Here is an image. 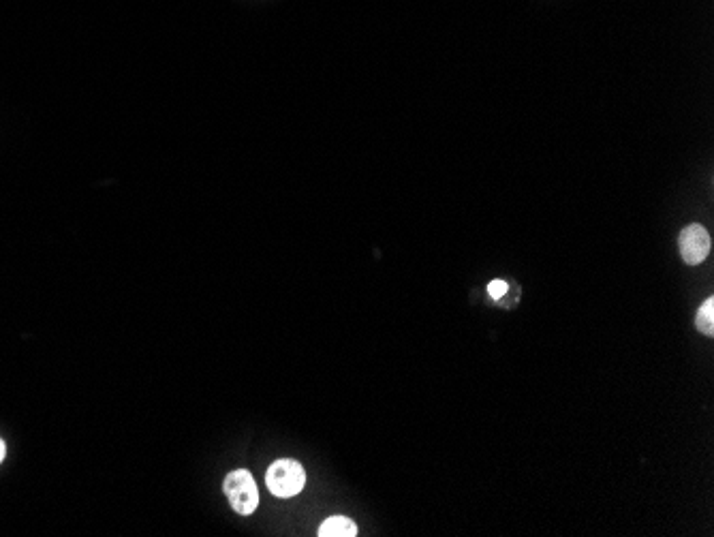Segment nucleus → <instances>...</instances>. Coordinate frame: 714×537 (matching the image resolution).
Listing matches in <instances>:
<instances>
[{
	"label": "nucleus",
	"instance_id": "obj_4",
	"mask_svg": "<svg viewBox=\"0 0 714 537\" xmlns=\"http://www.w3.org/2000/svg\"><path fill=\"white\" fill-rule=\"evenodd\" d=\"M319 537H355L357 525L347 516H330L317 531Z\"/></svg>",
	"mask_w": 714,
	"mask_h": 537
},
{
	"label": "nucleus",
	"instance_id": "obj_2",
	"mask_svg": "<svg viewBox=\"0 0 714 537\" xmlns=\"http://www.w3.org/2000/svg\"><path fill=\"white\" fill-rule=\"evenodd\" d=\"M223 490L231 503V508H234L240 516H251L257 510L259 490L251 471L246 469L231 471L223 482Z\"/></svg>",
	"mask_w": 714,
	"mask_h": 537
},
{
	"label": "nucleus",
	"instance_id": "obj_5",
	"mask_svg": "<svg viewBox=\"0 0 714 537\" xmlns=\"http://www.w3.org/2000/svg\"><path fill=\"white\" fill-rule=\"evenodd\" d=\"M695 326L702 334L712 336L714 334V298H708L695 317Z\"/></svg>",
	"mask_w": 714,
	"mask_h": 537
},
{
	"label": "nucleus",
	"instance_id": "obj_1",
	"mask_svg": "<svg viewBox=\"0 0 714 537\" xmlns=\"http://www.w3.org/2000/svg\"><path fill=\"white\" fill-rule=\"evenodd\" d=\"M266 484L270 493L278 499H291L300 495L306 486V471L298 460L281 458L274 460L266 473Z\"/></svg>",
	"mask_w": 714,
	"mask_h": 537
},
{
	"label": "nucleus",
	"instance_id": "obj_6",
	"mask_svg": "<svg viewBox=\"0 0 714 537\" xmlns=\"http://www.w3.org/2000/svg\"><path fill=\"white\" fill-rule=\"evenodd\" d=\"M505 291H507V283L505 281H492L488 285V294L494 298V300H501L505 296Z\"/></svg>",
	"mask_w": 714,
	"mask_h": 537
},
{
	"label": "nucleus",
	"instance_id": "obj_7",
	"mask_svg": "<svg viewBox=\"0 0 714 537\" xmlns=\"http://www.w3.org/2000/svg\"><path fill=\"white\" fill-rule=\"evenodd\" d=\"M5 456H7V446H5V441L0 439V463H3Z\"/></svg>",
	"mask_w": 714,
	"mask_h": 537
},
{
	"label": "nucleus",
	"instance_id": "obj_3",
	"mask_svg": "<svg viewBox=\"0 0 714 537\" xmlns=\"http://www.w3.org/2000/svg\"><path fill=\"white\" fill-rule=\"evenodd\" d=\"M680 255L689 266H700L710 253V236L702 225H687L680 232Z\"/></svg>",
	"mask_w": 714,
	"mask_h": 537
}]
</instances>
